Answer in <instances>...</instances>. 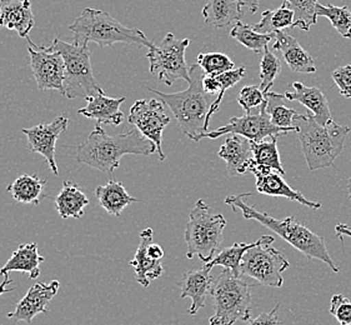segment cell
<instances>
[{"label": "cell", "mask_w": 351, "mask_h": 325, "mask_svg": "<svg viewBox=\"0 0 351 325\" xmlns=\"http://www.w3.org/2000/svg\"><path fill=\"white\" fill-rule=\"evenodd\" d=\"M156 152L154 143L135 128L127 133L109 135L98 124L86 141L77 148V162L90 168L112 174L120 167V159L127 154L152 156Z\"/></svg>", "instance_id": "6da1fadb"}, {"label": "cell", "mask_w": 351, "mask_h": 325, "mask_svg": "<svg viewBox=\"0 0 351 325\" xmlns=\"http://www.w3.org/2000/svg\"><path fill=\"white\" fill-rule=\"evenodd\" d=\"M253 197V193H244L239 195H229L225 199V203L232 206V210L237 212L240 209L243 217L247 220H255L261 226L273 230L281 239L295 248L306 259H317L326 263L332 272L337 273V267L330 253L326 248L325 241L317 234L313 233L306 226H302L296 221L295 218L288 217L284 219H275L267 213L260 212L255 206L247 203V199Z\"/></svg>", "instance_id": "7a4b0ae2"}, {"label": "cell", "mask_w": 351, "mask_h": 325, "mask_svg": "<svg viewBox=\"0 0 351 325\" xmlns=\"http://www.w3.org/2000/svg\"><path fill=\"white\" fill-rule=\"evenodd\" d=\"M203 69L194 64L190 67L189 88L179 93H162L149 88V91L156 94L165 106H169L179 123L184 134L194 142H200L206 133L205 121L215 101L214 95L205 93L203 88Z\"/></svg>", "instance_id": "3957f363"}, {"label": "cell", "mask_w": 351, "mask_h": 325, "mask_svg": "<svg viewBox=\"0 0 351 325\" xmlns=\"http://www.w3.org/2000/svg\"><path fill=\"white\" fill-rule=\"evenodd\" d=\"M296 134L309 170L324 169L334 165L344 149L350 128L331 121L320 125L311 114H296L293 121Z\"/></svg>", "instance_id": "277c9868"}, {"label": "cell", "mask_w": 351, "mask_h": 325, "mask_svg": "<svg viewBox=\"0 0 351 325\" xmlns=\"http://www.w3.org/2000/svg\"><path fill=\"white\" fill-rule=\"evenodd\" d=\"M69 30L73 33V43L77 45L95 43L101 49L112 47L115 43L138 44L149 49L154 45L139 29L128 28L106 12L90 8L82 12L69 25Z\"/></svg>", "instance_id": "5b68a950"}, {"label": "cell", "mask_w": 351, "mask_h": 325, "mask_svg": "<svg viewBox=\"0 0 351 325\" xmlns=\"http://www.w3.org/2000/svg\"><path fill=\"white\" fill-rule=\"evenodd\" d=\"M250 285L241 278H237L230 269L225 268L217 279L210 293L214 305V315L210 325H234L238 320L247 322L252 315Z\"/></svg>", "instance_id": "8992f818"}, {"label": "cell", "mask_w": 351, "mask_h": 325, "mask_svg": "<svg viewBox=\"0 0 351 325\" xmlns=\"http://www.w3.org/2000/svg\"><path fill=\"white\" fill-rule=\"evenodd\" d=\"M226 220L221 214H214L209 205L199 199L190 212L189 221L185 226L186 258H199L204 264L213 261L223 243Z\"/></svg>", "instance_id": "52a82bcc"}, {"label": "cell", "mask_w": 351, "mask_h": 325, "mask_svg": "<svg viewBox=\"0 0 351 325\" xmlns=\"http://www.w3.org/2000/svg\"><path fill=\"white\" fill-rule=\"evenodd\" d=\"M51 48L60 53L64 59L63 95L69 99H86L104 93L94 78L88 45H77L56 38Z\"/></svg>", "instance_id": "ba28073f"}, {"label": "cell", "mask_w": 351, "mask_h": 325, "mask_svg": "<svg viewBox=\"0 0 351 325\" xmlns=\"http://www.w3.org/2000/svg\"><path fill=\"white\" fill-rule=\"evenodd\" d=\"M274 241L271 235L259 238V244L249 249L243 256L240 276L252 278L265 287L280 288L284 284L282 273L290 267V263L279 249L271 247Z\"/></svg>", "instance_id": "9c48e42d"}, {"label": "cell", "mask_w": 351, "mask_h": 325, "mask_svg": "<svg viewBox=\"0 0 351 325\" xmlns=\"http://www.w3.org/2000/svg\"><path fill=\"white\" fill-rule=\"evenodd\" d=\"M190 45V39H176L173 33H168L160 44H154L149 49V71L158 75L164 84H174L176 80L183 79L190 82V67L186 65L185 51Z\"/></svg>", "instance_id": "30bf717a"}, {"label": "cell", "mask_w": 351, "mask_h": 325, "mask_svg": "<svg viewBox=\"0 0 351 325\" xmlns=\"http://www.w3.org/2000/svg\"><path fill=\"white\" fill-rule=\"evenodd\" d=\"M267 100H265L264 104L258 109H254L243 117L232 118L224 127L205 133L203 139H218L223 135L239 134L245 136L252 142L259 143L265 141L267 138H279L280 135L288 134L290 130L276 127L271 123L270 115L267 112Z\"/></svg>", "instance_id": "8fae6325"}, {"label": "cell", "mask_w": 351, "mask_h": 325, "mask_svg": "<svg viewBox=\"0 0 351 325\" xmlns=\"http://www.w3.org/2000/svg\"><path fill=\"white\" fill-rule=\"evenodd\" d=\"M164 106L165 104L160 99L136 100L128 118V121L141 134L154 143L160 160H165L167 158L162 152V132L170 123V117L165 112Z\"/></svg>", "instance_id": "7c38bea8"}, {"label": "cell", "mask_w": 351, "mask_h": 325, "mask_svg": "<svg viewBox=\"0 0 351 325\" xmlns=\"http://www.w3.org/2000/svg\"><path fill=\"white\" fill-rule=\"evenodd\" d=\"M30 68L39 91H59L64 94V59L51 47H39L27 38Z\"/></svg>", "instance_id": "4fadbf2b"}, {"label": "cell", "mask_w": 351, "mask_h": 325, "mask_svg": "<svg viewBox=\"0 0 351 325\" xmlns=\"http://www.w3.org/2000/svg\"><path fill=\"white\" fill-rule=\"evenodd\" d=\"M68 124V117L58 115L56 119L47 124L21 129V133L25 134L28 139V148L30 149V152L44 156L54 176H59L56 160V141L64 132H66Z\"/></svg>", "instance_id": "5bb4252c"}, {"label": "cell", "mask_w": 351, "mask_h": 325, "mask_svg": "<svg viewBox=\"0 0 351 325\" xmlns=\"http://www.w3.org/2000/svg\"><path fill=\"white\" fill-rule=\"evenodd\" d=\"M59 289L60 283L58 280L32 285L28 293L15 306L14 311L7 314L8 318L13 319L15 322H25L27 324H30L38 314L49 313L48 306L58 294Z\"/></svg>", "instance_id": "9a60e30c"}, {"label": "cell", "mask_w": 351, "mask_h": 325, "mask_svg": "<svg viewBox=\"0 0 351 325\" xmlns=\"http://www.w3.org/2000/svg\"><path fill=\"white\" fill-rule=\"evenodd\" d=\"M249 173H252L254 177L256 178V191H259L260 194H265L270 197H282L291 202L305 205L311 210H317L322 208V203L309 200L305 198L300 191H294L276 170L261 168L252 162L249 167Z\"/></svg>", "instance_id": "2e32d148"}, {"label": "cell", "mask_w": 351, "mask_h": 325, "mask_svg": "<svg viewBox=\"0 0 351 325\" xmlns=\"http://www.w3.org/2000/svg\"><path fill=\"white\" fill-rule=\"evenodd\" d=\"M213 284H214V278L210 274V268H208L205 264L202 268L189 270L184 274L178 285L182 290L180 298L191 299V305L189 308L190 315H197V311L205 305V299L213 288Z\"/></svg>", "instance_id": "e0dca14e"}, {"label": "cell", "mask_w": 351, "mask_h": 325, "mask_svg": "<svg viewBox=\"0 0 351 325\" xmlns=\"http://www.w3.org/2000/svg\"><path fill=\"white\" fill-rule=\"evenodd\" d=\"M36 19L30 0H0V28L15 30L21 38H28Z\"/></svg>", "instance_id": "ac0fdd59"}, {"label": "cell", "mask_w": 351, "mask_h": 325, "mask_svg": "<svg viewBox=\"0 0 351 325\" xmlns=\"http://www.w3.org/2000/svg\"><path fill=\"white\" fill-rule=\"evenodd\" d=\"M219 156L226 162L230 177L246 174L253 162L252 142L243 135L229 134L220 147Z\"/></svg>", "instance_id": "d6986e66"}, {"label": "cell", "mask_w": 351, "mask_h": 325, "mask_svg": "<svg viewBox=\"0 0 351 325\" xmlns=\"http://www.w3.org/2000/svg\"><path fill=\"white\" fill-rule=\"evenodd\" d=\"M154 230L152 228L144 229L141 233V243L136 253L134 255L133 261L129 262V265L133 267L136 276V282L141 287L148 288L150 283L160 278L164 273L162 261H155L148 254V247L153 243Z\"/></svg>", "instance_id": "ffe728a7"}, {"label": "cell", "mask_w": 351, "mask_h": 325, "mask_svg": "<svg viewBox=\"0 0 351 325\" xmlns=\"http://www.w3.org/2000/svg\"><path fill=\"white\" fill-rule=\"evenodd\" d=\"M291 92L285 93V98L290 101H299L308 108L310 114L315 118L320 125H328L332 121L330 106L326 95L316 86H306L300 82L293 83Z\"/></svg>", "instance_id": "44dd1931"}, {"label": "cell", "mask_w": 351, "mask_h": 325, "mask_svg": "<svg viewBox=\"0 0 351 325\" xmlns=\"http://www.w3.org/2000/svg\"><path fill=\"white\" fill-rule=\"evenodd\" d=\"M88 104L79 109L77 114L98 121L99 124H108L118 127L124 121V113L121 112V104L127 100L123 98H109L106 93L86 98Z\"/></svg>", "instance_id": "7402d4cb"}, {"label": "cell", "mask_w": 351, "mask_h": 325, "mask_svg": "<svg viewBox=\"0 0 351 325\" xmlns=\"http://www.w3.org/2000/svg\"><path fill=\"white\" fill-rule=\"evenodd\" d=\"M274 49L280 51L285 63L294 73H315V62L313 57L302 48L294 36L288 34L285 30L275 33Z\"/></svg>", "instance_id": "603a6c76"}, {"label": "cell", "mask_w": 351, "mask_h": 325, "mask_svg": "<svg viewBox=\"0 0 351 325\" xmlns=\"http://www.w3.org/2000/svg\"><path fill=\"white\" fill-rule=\"evenodd\" d=\"M44 256L39 253L36 243L21 244L8 259L4 267L0 269V276H4L13 272L27 273L30 279L36 280L40 276V264L44 263Z\"/></svg>", "instance_id": "cb8c5ba5"}, {"label": "cell", "mask_w": 351, "mask_h": 325, "mask_svg": "<svg viewBox=\"0 0 351 325\" xmlns=\"http://www.w3.org/2000/svg\"><path fill=\"white\" fill-rule=\"evenodd\" d=\"M243 9L239 0H209L202 14L206 24L221 29L240 23L244 16Z\"/></svg>", "instance_id": "d4e9b609"}, {"label": "cell", "mask_w": 351, "mask_h": 325, "mask_svg": "<svg viewBox=\"0 0 351 325\" xmlns=\"http://www.w3.org/2000/svg\"><path fill=\"white\" fill-rule=\"evenodd\" d=\"M88 204L89 198L79 185L64 182L56 198V210L62 219H80L84 215L85 206Z\"/></svg>", "instance_id": "484cf974"}, {"label": "cell", "mask_w": 351, "mask_h": 325, "mask_svg": "<svg viewBox=\"0 0 351 325\" xmlns=\"http://www.w3.org/2000/svg\"><path fill=\"white\" fill-rule=\"evenodd\" d=\"M95 195L106 212L115 217H120L128 205L141 202L128 193L124 184L117 180H109L106 185H99L95 189Z\"/></svg>", "instance_id": "4316f807"}, {"label": "cell", "mask_w": 351, "mask_h": 325, "mask_svg": "<svg viewBox=\"0 0 351 325\" xmlns=\"http://www.w3.org/2000/svg\"><path fill=\"white\" fill-rule=\"evenodd\" d=\"M45 185V179H40L36 176L24 174L16 178L10 185H8L7 191L18 203L36 205L44 198L43 191Z\"/></svg>", "instance_id": "83f0119b"}, {"label": "cell", "mask_w": 351, "mask_h": 325, "mask_svg": "<svg viewBox=\"0 0 351 325\" xmlns=\"http://www.w3.org/2000/svg\"><path fill=\"white\" fill-rule=\"evenodd\" d=\"M295 13L287 0L275 10H265L261 14V21L253 25V28L263 34H273L279 30L294 28Z\"/></svg>", "instance_id": "f1b7e54d"}, {"label": "cell", "mask_w": 351, "mask_h": 325, "mask_svg": "<svg viewBox=\"0 0 351 325\" xmlns=\"http://www.w3.org/2000/svg\"><path fill=\"white\" fill-rule=\"evenodd\" d=\"M252 150L255 165L276 170L281 176H285V170L281 165L280 154L278 150V136L269 138V141L263 142H252Z\"/></svg>", "instance_id": "f546056e"}, {"label": "cell", "mask_w": 351, "mask_h": 325, "mask_svg": "<svg viewBox=\"0 0 351 325\" xmlns=\"http://www.w3.org/2000/svg\"><path fill=\"white\" fill-rule=\"evenodd\" d=\"M259 244V239L254 241L252 244L246 243H234L232 247L224 248L219 254L213 258L211 262L205 264L208 268H213L217 265H221L224 268L230 269L232 274L237 278H241L240 276V264L243 261V256L245 255L249 249L255 247Z\"/></svg>", "instance_id": "4dcf8cb0"}, {"label": "cell", "mask_w": 351, "mask_h": 325, "mask_svg": "<svg viewBox=\"0 0 351 325\" xmlns=\"http://www.w3.org/2000/svg\"><path fill=\"white\" fill-rule=\"evenodd\" d=\"M230 36L240 44H243L247 49L253 50L254 53H261L269 47V43L275 40V33L263 34L256 32L253 25H246L241 21L232 27Z\"/></svg>", "instance_id": "1f68e13d"}, {"label": "cell", "mask_w": 351, "mask_h": 325, "mask_svg": "<svg viewBox=\"0 0 351 325\" xmlns=\"http://www.w3.org/2000/svg\"><path fill=\"white\" fill-rule=\"evenodd\" d=\"M265 97L267 100V112L270 115L271 123L276 127L288 129L290 132H295L293 121L298 113L294 109H290L284 104V99H287L285 95L269 92L265 94Z\"/></svg>", "instance_id": "d6a6232c"}, {"label": "cell", "mask_w": 351, "mask_h": 325, "mask_svg": "<svg viewBox=\"0 0 351 325\" xmlns=\"http://www.w3.org/2000/svg\"><path fill=\"white\" fill-rule=\"evenodd\" d=\"M316 15L329 19L331 25L345 39H351V12L348 7L316 4Z\"/></svg>", "instance_id": "836d02e7"}, {"label": "cell", "mask_w": 351, "mask_h": 325, "mask_svg": "<svg viewBox=\"0 0 351 325\" xmlns=\"http://www.w3.org/2000/svg\"><path fill=\"white\" fill-rule=\"evenodd\" d=\"M281 63L269 47L264 49V56L260 62V89L264 94L270 92L275 79L280 74Z\"/></svg>", "instance_id": "e575fe53"}, {"label": "cell", "mask_w": 351, "mask_h": 325, "mask_svg": "<svg viewBox=\"0 0 351 325\" xmlns=\"http://www.w3.org/2000/svg\"><path fill=\"white\" fill-rule=\"evenodd\" d=\"M245 74L246 68L243 65V67H239V68H237V69L225 71L223 74L217 75V77H218L219 82H220V85H221V88H220V92H219L218 97H217L215 101L213 103L210 110H209V113H208V117H206V121H205V129H206V130H208V128H209V124H210L213 115L215 113H218L219 108H220L221 100L224 98V94L226 93V91H228L229 88L234 86V85H237L238 83H240V82L243 80V78L245 77ZM206 133H208V132H206Z\"/></svg>", "instance_id": "d590c367"}, {"label": "cell", "mask_w": 351, "mask_h": 325, "mask_svg": "<svg viewBox=\"0 0 351 325\" xmlns=\"http://www.w3.org/2000/svg\"><path fill=\"white\" fill-rule=\"evenodd\" d=\"M295 13L294 27L309 32L317 23L316 4L317 0H287Z\"/></svg>", "instance_id": "8d00e7d4"}, {"label": "cell", "mask_w": 351, "mask_h": 325, "mask_svg": "<svg viewBox=\"0 0 351 325\" xmlns=\"http://www.w3.org/2000/svg\"><path fill=\"white\" fill-rule=\"evenodd\" d=\"M197 65L208 75H220L235 69V64L223 53H202L197 56Z\"/></svg>", "instance_id": "74e56055"}, {"label": "cell", "mask_w": 351, "mask_h": 325, "mask_svg": "<svg viewBox=\"0 0 351 325\" xmlns=\"http://www.w3.org/2000/svg\"><path fill=\"white\" fill-rule=\"evenodd\" d=\"M267 100L265 94L260 89V86L256 85H247L244 86L240 92L238 97L241 108L245 110V113H250L254 109H258L264 104V101Z\"/></svg>", "instance_id": "f35d334b"}, {"label": "cell", "mask_w": 351, "mask_h": 325, "mask_svg": "<svg viewBox=\"0 0 351 325\" xmlns=\"http://www.w3.org/2000/svg\"><path fill=\"white\" fill-rule=\"evenodd\" d=\"M330 314L340 325H351V302L343 294L331 298Z\"/></svg>", "instance_id": "ab89813d"}, {"label": "cell", "mask_w": 351, "mask_h": 325, "mask_svg": "<svg viewBox=\"0 0 351 325\" xmlns=\"http://www.w3.org/2000/svg\"><path fill=\"white\" fill-rule=\"evenodd\" d=\"M331 77L345 98H351V65H345L332 71Z\"/></svg>", "instance_id": "60d3db41"}, {"label": "cell", "mask_w": 351, "mask_h": 325, "mask_svg": "<svg viewBox=\"0 0 351 325\" xmlns=\"http://www.w3.org/2000/svg\"><path fill=\"white\" fill-rule=\"evenodd\" d=\"M280 305L276 304L273 311L269 313H261L256 318L249 319L246 325H281V322L278 318V311Z\"/></svg>", "instance_id": "b9f144b4"}, {"label": "cell", "mask_w": 351, "mask_h": 325, "mask_svg": "<svg viewBox=\"0 0 351 325\" xmlns=\"http://www.w3.org/2000/svg\"><path fill=\"white\" fill-rule=\"evenodd\" d=\"M203 88L205 93H208L210 95H215V94H219V92H220L221 85H220V82H219L217 75L205 74L203 78Z\"/></svg>", "instance_id": "7bdbcfd3"}, {"label": "cell", "mask_w": 351, "mask_h": 325, "mask_svg": "<svg viewBox=\"0 0 351 325\" xmlns=\"http://www.w3.org/2000/svg\"><path fill=\"white\" fill-rule=\"evenodd\" d=\"M148 254L155 261H162L164 258V249L156 243H150L148 247Z\"/></svg>", "instance_id": "ee69618b"}, {"label": "cell", "mask_w": 351, "mask_h": 325, "mask_svg": "<svg viewBox=\"0 0 351 325\" xmlns=\"http://www.w3.org/2000/svg\"><path fill=\"white\" fill-rule=\"evenodd\" d=\"M335 232H337V237L340 241H343L345 237L351 238L350 226H346V224H337V226H335Z\"/></svg>", "instance_id": "f6af8a7d"}, {"label": "cell", "mask_w": 351, "mask_h": 325, "mask_svg": "<svg viewBox=\"0 0 351 325\" xmlns=\"http://www.w3.org/2000/svg\"><path fill=\"white\" fill-rule=\"evenodd\" d=\"M12 282H13V280H12V278H10V274L4 276V280L0 283V296H3V294H5V293H9V291L16 290V288H10V289H8V285H10Z\"/></svg>", "instance_id": "bcb514c9"}, {"label": "cell", "mask_w": 351, "mask_h": 325, "mask_svg": "<svg viewBox=\"0 0 351 325\" xmlns=\"http://www.w3.org/2000/svg\"><path fill=\"white\" fill-rule=\"evenodd\" d=\"M243 7H247L252 13H255L259 9L260 0H239Z\"/></svg>", "instance_id": "7dc6e473"}, {"label": "cell", "mask_w": 351, "mask_h": 325, "mask_svg": "<svg viewBox=\"0 0 351 325\" xmlns=\"http://www.w3.org/2000/svg\"><path fill=\"white\" fill-rule=\"evenodd\" d=\"M348 191H349V198L351 200V178L349 179V183H348Z\"/></svg>", "instance_id": "c3c4849f"}, {"label": "cell", "mask_w": 351, "mask_h": 325, "mask_svg": "<svg viewBox=\"0 0 351 325\" xmlns=\"http://www.w3.org/2000/svg\"><path fill=\"white\" fill-rule=\"evenodd\" d=\"M350 229H351V226H350Z\"/></svg>", "instance_id": "681fc988"}]
</instances>
